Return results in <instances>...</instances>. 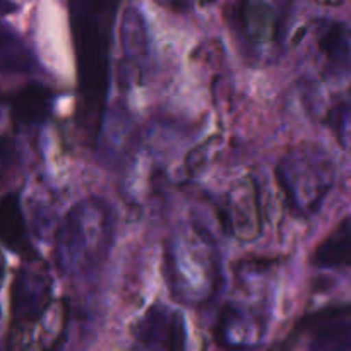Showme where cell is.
Instances as JSON below:
<instances>
[{"label":"cell","instance_id":"8","mask_svg":"<svg viewBox=\"0 0 351 351\" xmlns=\"http://www.w3.org/2000/svg\"><path fill=\"white\" fill-rule=\"evenodd\" d=\"M17 271L10 291V314L19 326H33L43 317L53 297V281L47 267L29 261Z\"/></svg>","mask_w":351,"mask_h":351},{"label":"cell","instance_id":"12","mask_svg":"<svg viewBox=\"0 0 351 351\" xmlns=\"http://www.w3.org/2000/svg\"><path fill=\"white\" fill-rule=\"evenodd\" d=\"M53 91L45 84H27L10 96V117L17 127L33 129L50 117Z\"/></svg>","mask_w":351,"mask_h":351},{"label":"cell","instance_id":"1","mask_svg":"<svg viewBox=\"0 0 351 351\" xmlns=\"http://www.w3.org/2000/svg\"><path fill=\"white\" fill-rule=\"evenodd\" d=\"M117 10V2L77 0L69 3L77 69V122L93 143L98 141L105 122Z\"/></svg>","mask_w":351,"mask_h":351},{"label":"cell","instance_id":"4","mask_svg":"<svg viewBox=\"0 0 351 351\" xmlns=\"http://www.w3.org/2000/svg\"><path fill=\"white\" fill-rule=\"evenodd\" d=\"M269 264H245L237 274V297L219 308L215 338L219 346L230 350H256L263 343L271 319V288L264 287V274Z\"/></svg>","mask_w":351,"mask_h":351},{"label":"cell","instance_id":"5","mask_svg":"<svg viewBox=\"0 0 351 351\" xmlns=\"http://www.w3.org/2000/svg\"><path fill=\"white\" fill-rule=\"evenodd\" d=\"M274 178L293 215H315L335 185V163L315 144L302 143L285 151L274 167Z\"/></svg>","mask_w":351,"mask_h":351},{"label":"cell","instance_id":"10","mask_svg":"<svg viewBox=\"0 0 351 351\" xmlns=\"http://www.w3.org/2000/svg\"><path fill=\"white\" fill-rule=\"evenodd\" d=\"M122 69L129 84L143 75L147 64V29L136 7H129L122 21Z\"/></svg>","mask_w":351,"mask_h":351},{"label":"cell","instance_id":"16","mask_svg":"<svg viewBox=\"0 0 351 351\" xmlns=\"http://www.w3.org/2000/svg\"><path fill=\"white\" fill-rule=\"evenodd\" d=\"M19 9V5L14 2H3L0 0V16H7V14H12L14 10Z\"/></svg>","mask_w":351,"mask_h":351},{"label":"cell","instance_id":"6","mask_svg":"<svg viewBox=\"0 0 351 351\" xmlns=\"http://www.w3.org/2000/svg\"><path fill=\"white\" fill-rule=\"evenodd\" d=\"M223 228L240 242H252L263 232V202L254 177L237 180L219 209Z\"/></svg>","mask_w":351,"mask_h":351},{"label":"cell","instance_id":"2","mask_svg":"<svg viewBox=\"0 0 351 351\" xmlns=\"http://www.w3.org/2000/svg\"><path fill=\"white\" fill-rule=\"evenodd\" d=\"M115 216L101 197H86L65 213L53 239V266L62 278H91L108 261Z\"/></svg>","mask_w":351,"mask_h":351},{"label":"cell","instance_id":"17","mask_svg":"<svg viewBox=\"0 0 351 351\" xmlns=\"http://www.w3.org/2000/svg\"><path fill=\"white\" fill-rule=\"evenodd\" d=\"M230 351H259V348H256V350H230Z\"/></svg>","mask_w":351,"mask_h":351},{"label":"cell","instance_id":"15","mask_svg":"<svg viewBox=\"0 0 351 351\" xmlns=\"http://www.w3.org/2000/svg\"><path fill=\"white\" fill-rule=\"evenodd\" d=\"M10 154H12V144H10V141L5 136L0 134V167L9 163Z\"/></svg>","mask_w":351,"mask_h":351},{"label":"cell","instance_id":"7","mask_svg":"<svg viewBox=\"0 0 351 351\" xmlns=\"http://www.w3.org/2000/svg\"><path fill=\"white\" fill-rule=\"evenodd\" d=\"M130 351H187L184 315L163 304H154L134 326Z\"/></svg>","mask_w":351,"mask_h":351},{"label":"cell","instance_id":"14","mask_svg":"<svg viewBox=\"0 0 351 351\" xmlns=\"http://www.w3.org/2000/svg\"><path fill=\"white\" fill-rule=\"evenodd\" d=\"M38 60L29 45L17 31L0 24V72L2 74H33Z\"/></svg>","mask_w":351,"mask_h":351},{"label":"cell","instance_id":"9","mask_svg":"<svg viewBox=\"0 0 351 351\" xmlns=\"http://www.w3.org/2000/svg\"><path fill=\"white\" fill-rule=\"evenodd\" d=\"M232 24L250 50L266 51L280 41L285 16L274 3L242 2L233 7Z\"/></svg>","mask_w":351,"mask_h":351},{"label":"cell","instance_id":"3","mask_svg":"<svg viewBox=\"0 0 351 351\" xmlns=\"http://www.w3.org/2000/svg\"><path fill=\"white\" fill-rule=\"evenodd\" d=\"M168 287L180 304L206 305L223 281L221 257L215 237L204 225L189 221L171 235L165 256Z\"/></svg>","mask_w":351,"mask_h":351},{"label":"cell","instance_id":"11","mask_svg":"<svg viewBox=\"0 0 351 351\" xmlns=\"http://www.w3.org/2000/svg\"><path fill=\"white\" fill-rule=\"evenodd\" d=\"M0 245L16 256L34 257L23 202L14 192L0 195Z\"/></svg>","mask_w":351,"mask_h":351},{"label":"cell","instance_id":"13","mask_svg":"<svg viewBox=\"0 0 351 351\" xmlns=\"http://www.w3.org/2000/svg\"><path fill=\"white\" fill-rule=\"evenodd\" d=\"M312 264L319 269L351 267V216L343 218L312 254Z\"/></svg>","mask_w":351,"mask_h":351}]
</instances>
